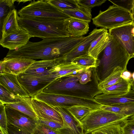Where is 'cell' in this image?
Returning <instances> with one entry per match:
<instances>
[{"label":"cell","mask_w":134,"mask_h":134,"mask_svg":"<svg viewBox=\"0 0 134 134\" xmlns=\"http://www.w3.org/2000/svg\"><path fill=\"white\" fill-rule=\"evenodd\" d=\"M86 37H54L43 38L37 42L29 41L19 49L9 50L6 57H22L36 60L62 57Z\"/></svg>","instance_id":"obj_1"},{"label":"cell","mask_w":134,"mask_h":134,"mask_svg":"<svg viewBox=\"0 0 134 134\" xmlns=\"http://www.w3.org/2000/svg\"><path fill=\"white\" fill-rule=\"evenodd\" d=\"M64 20L38 17H18V24L21 28L27 31L32 37L42 39L69 37Z\"/></svg>","instance_id":"obj_2"},{"label":"cell","mask_w":134,"mask_h":134,"mask_svg":"<svg viewBox=\"0 0 134 134\" xmlns=\"http://www.w3.org/2000/svg\"><path fill=\"white\" fill-rule=\"evenodd\" d=\"M99 57L98 59L100 68V81L108 77L117 67H120L124 71L127 70V66L131 59L126 51L112 36L110 42L100 54Z\"/></svg>","instance_id":"obj_3"},{"label":"cell","mask_w":134,"mask_h":134,"mask_svg":"<svg viewBox=\"0 0 134 134\" xmlns=\"http://www.w3.org/2000/svg\"><path fill=\"white\" fill-rule=\"evenodd\" d=\"M46 93L66 94L91 97L102 94L101 90L91 84L82 85L74 75L58 79L51 82L42 90Z\"/></svg>","instance_id":"obj_4"},{"label":"cell","mask_w":134,"mask_h":134,"mask_svg":"<svg viewBox=\"0 0 134 134\" xmlns=\"http://www.w3.org/2000/svg\"><path fill=\"white\" fill-rule=\"evenodd\" d=\"M129 117L104 110L100 107L91 110L80 122L84 134L106 125L124 122Z\"/></svg>","instance_id":"obj_5"},{"label":"cell","mask_w":134,"mask_h":134,"mask_svg":"<svg viewBox=\"0 0 134 134\" xmlns=\"http://www.w3.org/2000/svg\"><path fill=\"white\" fill-rule=\"evenodd\" d=\"M96 27L110 30L134 22L131 13L114 5L106 10H100L98 15L92 19Z\"/></svg>","instance_id":"obj_6"},{"label":"cell","mask_w":134,"mask_h":134,"mask_svg":"<svg viewBox=\"0 0 134 134\" xmlns=\"http://www.w3.org/2000/svg\"><path fill=\"white\" fill-rule=\"evenodd\" d=\"M34 97L51 107H63L79 105L89 107L95 109L102 105L94 98L90 97L48 93L41 92Z\"/></svg>","instance_id":"obj_7"},{"label":"cell","mask_w":134,"mask_h":134,"mask_svg":"<svg viewBox=\"0 0 134 134\" xmlns=\"http://www.w3.org/2000/svg\"><path fill=\"white\" fill-rule=\"evenodd\" d=\"M21 17H38L64 20L69 17L48 0H35L18 12Z\"/></svg>","instance_id":"obj_8"},{"label":"cell","mask_w":134,"mask_h":134,"mask_svg":"<svg viewBox=\"0 0 134 134\" xmlns=\"http://www.w3.org/2000/svg\"><path fill=\"white\" fill-rule=\"evenodd\" d=\"M109 33L125 49L131 58H134V22L109 30Z\"/></svg>","instance_id":"obj_9"},{"label":"cell","mask_w":134,"mask_h":134,"mask_svg":"<svg viewBox=\"0 0 134 134\" xmlns=\"http://www.w3.org/2000/svg\"><path fill=\"white\" fill-rule=\"evenodd\" d=\"M17 77L21 85L31 97L42 92L53 81L48 76L40 77L24 73L18 75Z\"/></svg>","instance_id":"obj_10"},{"label":"cell","mask_w":134,"mask_h":134,"mask_svg":"<svg viewBox=\"0 0 134 134\" xmlns=\"http://www.w3.org/2000/svg\"><path fill=\"white\" fill-rule=\"evenodd\" d=\"M5 107L8 124L31 134L38 123V120L9 107Z\"/></svg>","instance_id":"obj_11"},{"label":"cell","mask_w":134,"mask_h":134,"mask_svg":"<svg viewBox=\"0 0 134 134\" xmlns=\"http://www.w3.org/2000/svg\"><path fill=\"white\" fill-rule=\"evenodd\" d=\"M36 60L18 57H6L0 62V75L9 74L16 76L25 72Z\"/></svg>","instance_id":"obj_12"},{"label":"cell","mask_w":134,"mask_h":134,"mask_svg":"<svg viewBox=\"0 0 134 134\" xmlns=\"http://www.w3.org/2000/svg\"><path fill=\"white\" fill-rule=\"evenodd\" d=\"M107 29L101 28L94 29L86 38L71 51L61 57L62 62H71L73 59L86 54L92 42Z\"/></svg>","instance_id":"obj_13"},{"label":"cell","mask_w":134,"mask_h":134,"mask_svg":"<svg viewBox=\"0 0 134 134\" xmlns=\"http://www.w3.org/2000/svg\"><path fill=\"white\" fill-rule=\"evenodd\" d=\"M32 107L38 119L63 122L60 114L53 108L44 102L31 97Z\"/></svg>","instance_id":"obj_14"},{"label":"cell","mask_w":134,"mask_h":134,"mask_svg":"<svg viewBox=\"0 0 134 134\" xmlns=\"http://www.w3.org/2000/svg\"><path fill=\"white\" fill-rule=\"evenodd\" d=\"M32 37L27 31L21 27L18 31L1 38L0 44L9 50H14L26 45Z\"/></svg>","instance_id":"obj_15"},{"label":"cell","mask_w":134,"mask_h":134,"mask_svg":"<svg viewBox=\"0 0 134 134\" xmlns=\"http://www.w3.org/2000/svg\"><path fill=\"white\" fill-rule=\"evenodd\" d=\"M88 68L71 62H62L53 67L49 70L47 76L54 81L59 78L76 74Z\"/></svg>","instance_id":"obj_16"},{"label":"cell","mask_w":134,"mask_h":134,"mask_svg":"<svg viewBox=\"0 0 134 134\" xmlns=\"http://www.w3.org/2000/svg\"><path fill=\"white\" fill-rule=\"evenodd\" d=\"M52 107L60 114L64 123L67 125L57 131L60 134H84L80 124L68 110L60 106Z\"/></svg>","instance_id":"obj_17"},{"label":"cell","mask_w":134,"mask_h":134,"mask_svg":"<svg viewBox=\"0 0 134 134\" xmlns=\"http://www.w3.org/2000/svg\"><path fill=\"white\" fill-rule=\"evenodd\" d=\"M61 62V57L52 59L36 60L24 73L40 77L47 76L49 70Z\"/></svg>","instance_id":"obj_18"},{"label":"cell","mask_w":134,"mask_h":134,"mask_svg":"<svg viewBox=\"0 0 134 134\" xmlns=\"http://www.w3.org/2000/svg\"><path fill=\"white\" fill-rule=\"evenodd\" d=\"M94 98L103 105L134 103V90H131L126 93L119 96L101 94L96 96Z\"/></svg>","instance_id":"obj_19"},{"label":"cell","mask_w":134,"mask_h":134,"mask_svg":"<svg viewBox=\"0 0 134 134\" xmlns=\"http://www.w3.org/2000/svg\"><path fill=\"white\" fill-rule=\"evenodd\" d=\"M64 23L69 37H82L89 31V23L86 21L69 17L65 20Z\"/></svg>","instance_id":"obj_20"},{"label":"cell","mask_w":134,"mask_h":134,"mask_svg":"<svg viewBox=\"0 0 134 134\" xmlns=\"http://www.w3.org/2000/svg\"><path fill=\"white\" fill-rule=\"evenodd\" d=\"M0 84L17 96L30 97L19 82L16 75L9 74L0 75Z\"/></svg>","instance_id":"obj_21"},{"label":"cell","mask_w":134,"mask_h":134,"mask_svg":"<svg viewBox=\"0 0 134 134\" xmlns=\"http://www.w3.org/2000/svg\"><path fill=\"white\" fill-rule=\"evenodd\" d=\"M111 38L112 36L106 29L92 42L87 54L98 59L99 54L108 45Z\"/></svg>","instance_id":"obj_22"},{"label":"cell","mask_w":134,"mask_h":134,"mask_svg":"<svg viewBox=\"0 0 134 134\" xmlns=\"http://www.w3.org/2000/svg\"><path fill=\"white\" fill-rule=\"evenodd\" d=\"M18 14L15 8L11 10L4 18L2 25L1 38H4L18 31L20 29L18 21Z\"/></svg>","instance_id":"obj_23"},{"label":"cell","mask_w":134,"mask_h":134,"mask_svg":"<svg viewBox=\"0 0 134 134\" xmlns=\"http://www.w3.org/2000/svg\"><path fill=\"white\" fill-rule=\"evenodd\" d=\"M132 80H127L122 79L115 84L101 90L102 94L119 96L126 93L131 90Z\"/></svg>","instance_id":"obj_24"},{"label":"cell","mask_w":134,"mask_h":134,"mask_svg":"<svg viewBox=\"0 0 134 134\" xmlns=\"http://www.w3.org/2000/svg\"><path fill=\"white\" fill-rule=\"evenodd\" d=\"M31 97L24 98L20 101L5 104L38 120V118L31 106Z\"/></svg>","instance_id":"obj_25"},{"label":"cell","mask_w":134,"mask_h":134,"mask_svg":"<svg viewBox=\"0 0 134 134\" xmlns=\"http://www.w3.org/2000/svg\"><path fill=\"white\" fill-rule=\"evenodd\" d=\"M100 108L104 110L129 117L134 115V103L109 105H102Z\"/></svg>","instance_id":"obj_26"},{"label":"cell","mask_w":134,"mask_h":134,"mask_svg":"<svg viewBox=\"0 0 134 134\" xmlns=\"http://www.w3.org/2000/svg\"><path fill=\"white\" fill-rule=\"evenodd\" d=\"M63 12L69 17H71L90 23L92 19L91 9L79 5L74 9L65 10Z\"/></svg>","instance_id":"obj_27"},{"label":"cell","mask_w":134,"mask_h":134,"mask_svg":"<svg viewBox=\"0 0 134 134\" xmlns=\"http://www.w3.org/2000/svg\"><path fill=\"white\" fill-rule=\"evenodd\" d=\"M124 71L119 67L115 68L109 75L103 80L100 81L98 83L97 86L98 89L101 90L119 81L122 79L121 76Z\"/></svg>","instance_id":"obj_28"},{"label":"cell","mask_w":134,"mask_h":134,"mask_svg":"<svg viewBox=\"0 0 134 134\" xmlns=\"http://www.w3.org/2000/svg\"><path fill=\"white\" fill-rule=\"evenodd\" d=\"M71 62L88 68H96L99 66L98 59L87 54L76 57L72 59Z\"/></svg>","instance_id":"obj_29"},{"label":"cell","mask_w":134,"mask_h":134,"mask_svg":"<svg viewBox=\"0 0 134 134\" xmlns=\"http://www.w3.org/2000/svg\"><path fill=\"white\" fill-rule=\"evenodd\" d=\"M62 108L68 110L75 120L79 123L80 121L91 110L94 109L90 107L79 105Z\"/></svg>","instance_id":"obj_30"},{"label":"cell","mask_w":134,"mask_h":134,"mask_svg":"<svg viewBox=\"0 0 134 134\" xmlns=\"http://www.w3.org/2000/svg\"><path fill=\"white\" fill-rule=\"evenodd\" d=\"M23 98L16 96L0 84V103L3 104L13 103L20 101Z\"/></svg>","instance_id":"obj_31"},{"label":"cell","mask_w":134,"mask_h":134,"mask_svg":"<svg viewBox=\"0 0 134 134\" xmlns=\"http://www.w3.org/2000/svg\"><path fill=\"white\" fill-rule=\"evenodd\" d=\"M124 122L106 125L94 131L90 134H122V126Z\"/></svg>","instance_id":"obj_32"},{"label":"cell","mask_w":134,"mask_h":134,"mask_svg":"<svg viewBox=\"0 0 134 134\" xmlns=\"http://www.w3.org/2000/svg\"><path fill=\"white\" fill-rule=\"evenodd\" d=\"M48 2L63 11L78 7L79 5L77 0H49Z\"/></svg>","instance_id":"obj_33"},{"label":"cell","mask_w":134,"mask_h":134,"mask_svg":"<svg viewBox=\"0 0 134 134\" xmlns=\"http://www.w3.org/2000/svg\"><path fill=\"white\" fill-rule=\"evenodd\" d=\"M15 0H0V26H2L4 18L12 10L15 9L14 4Z\"/></svg>","instance_id":"obj_34"},{"label":"cell","mask_w":134,"mask_h":134,"mask_svg":"<svg viewBox=\"0 0 134 134\" xmlns=\"http://www.w3.org/2000/svg\"><path fill=\"white\" fill-rule=\"evenodd\" d=\"M0 115V132L2 134H8V123L5 105L1 103Z\"/></svg>","instance_id":"obj_35"},{"label":"cell","mask_w":134,"mask_h":134,"mask_svg":"<svg viewBox=\"0 0 134 134\" xmlns=\"http://www.w3.org/2000/svg\"><path fill=\"white\" fill-rule=\"evenodd\" d=\"M92 70V68L87 69L74 75L79 79L80 83L86 84L91 81Z\"/></svg>","instance_id":"obj_36"},{"label":"cell","mask_w":134,"mask_h":134,"mask_svg":"<svg viewBox=\"0 0 134 134\" xmlns=\"http://www.w3.org/2000/svg\"><path fill=\"white\" fill-rule=\"evenodd\" d=\"M31 134H60L57 131L38 122Z\"/></svg>","instance_id":"obj_37"},{"label":"cell","mask_w":134,"mask_h":134,"mask_svg":"<svg viewBox=\"0 0 134 134\" xmlns=\"http://www.w3.org/2000/svg\"><path fill=\"white\" fill-rule=\"evenodd\" d=\"M106 1L104 0H77L79 5L91 9L94 7L101 5Z\"/></svg>","instance_id":"obj_38"},{"label":"cell","mask_w":134,"mask_h":134,"mask_svg":"<svg viewBox=\"0 0 134 134\" xmlns=\"http://www.w3.org/2000/svg\"><path fill=\"white\" fill-rule=\"evenodd\" d=\"M109 1L113 5L124 9L131 13L133 0Z\"/></svg>","instance_id":"obj_39"},{"label":"cell","mask_w":134,"mask_h":134,"mask_svg":"<svg viewBox=\"0 0 134 134\" xmlns=\"http://www.w3.org/2000/svg\"><path fill=\"white\" fill-rule=\"evenodd\" d=\"M38 122L45 125L49 128L56 131L63 127L65 125L63 122H59L38 119Z\"/></svg>","instance_id":"obj_40"},{"label":"cell","mask_w":134,"mask_h":134,"mask_svg":"<svg viewBox=\"0 0 134 134\" xmlns=\"http://www.w3.org/2000/svg\"><path fill=\"white\" fill-rule=\"evenodd\" d=\"M122 134H134V120H127L122 126Z\"/></svg>","instance_id":"obj_41"},{"label":"cell","mask_w":134,"mask_h":134,"mask_svg":"<svg viewBox=\"0 0 134 134\" xmlns=\"http://www.w3.org/2000/svg\"><path fill=\"white\" fill-rule=\"evenodd\" d=\"M8 134H30L10 125L8 124Z\"/></svg>","instance_id":"obj_42"},{"label":"cell","mask_w":134,"mask_h":134,"mask_svg":"<svg viewBox=\"0 0 134 134\" xmlns=\"http://www.w3.org/2000/svg\"><path fill=\"white\" fill-rule=\"evenodd\" d=\"M121 78L126 80H130L132 79V74L127 70L124 71L121 75Z\"/></svg>","instance_id":"obj_43"},{"label":"cell","mask_w":134,"mask_h":134,"mask_svg":"<svg viewBox=\"0 0 134 134\" xmlns=\"http://www.w3.org/2000/svg\"><path fill=\"white\" fill-rule=\"evenodd\" d=\"M131 13L132 18L134 21V0H133V6Z\"/></svg>","instance_id":"obj_44"},{"label":"cell","mask_w":134,"mask_h":134,"mask_svg":"<svg viewBox=\"0 0 134 134\" xmlns=\"http://www.w3.org/2000/svg\"><path fill=\"white\" fill-rule=\"evenodd\" d=\"M131 87L132 90H134V80L132 79L131 82Z\"/></svg>","instance_id":"obj_45"},{"label":"cell","mask_w":134,"mask_h":134,"mask_svg":"<svg viewBox=\"0 0 134 134\" xmlns=\"http://www.w3.org/2000/svg\"><path fill=\"white\" fill-rule=\"evenodd\" d=\"M132 79L134 80V72L132 74Z\"/></svg>","instance_id":"obj_46"},{"label":"cell","mask_w":134,"mask_h":134,"mask_svg":"<svg viewBox=\"0 0 134 134\" xmlns=\"http://www.w3.org/2000/svg\"><path fill=\"white\" fill-rule=\"evenodd\" d=\"M130 119L134 120V115H133V116L130 117Z\"/></svg>","instance_id":"obj_47"},{"label":"cell","mask_w":134,"mask_h":134,"mask_svg":"<svg viewBox=\"0 0 134 134\" xmlns=\"http://www.w3.org/2000/svg\"><path fill=\"white\" fill-rule=\"evenodd\" d=\"M0 134H2L1 132H0Z\"/></svg>","instance_id":"obj_48"}]
</instances>
